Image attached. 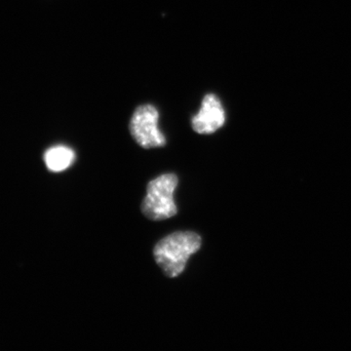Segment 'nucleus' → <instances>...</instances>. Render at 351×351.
I'll list each match as a JSON object with an SVG mask.
<instances>
[{"label":"nucleus","instance_id":"obj_1","mask_svg":"<svg viewBox=\"0 0 351 351\" xmlns=\"http://www.w3.org/2000/svg\"><path fill=\"white\" fill-rule=\"evenodd\" d=\"M200 247L201 237L197 233L175 232L156 245L154 260L165 276L175 278L184 271L189 258L199 250Z\"/></svg>","mask_w":351,"mask_h":351},{"label":"nucleus","instance_id":"obj_2","mask_svg":"<svg viewBox=\"0 0 351 351\" xmlns=\"http://www.w3.org/2000/svg\"><path fill=\"white\" fill-rule=\"evenodd\" d=\"M178 178L174 174L159 176L149 182L142 204V212L151 221H163L178 213L174 201V191Z\"/></svg>","mask_w":351,"mask_h":351},{"label":"nucleus","instance_id":"obj_3","mask_svg":"<svg viewBox=\"0 0 351 351\" xmlns=\"http://www.w3.org/2000/svg\"><path fill=\"white\" fill-rule=\"evenodd\" d=\"M159 113L152 105H143L136 108L130 121V133L136 143L144 149L161 147L166 138L158 129Z\"/></svg>","mask_w":351,"mask_h":351},{"label":"nucleus","instance_id":"obj_4","mask_svg":"<svg viewBox=\"0 0 351 351\" xmlns=\"http://www.w3.org/2000/svg\"><path fill=\"white\" fill-rule=\"evenodd\" d=\"M226 112L216 95L207 94L202 101L199 112L191 120L193 130L198 134H213L223 126Z\"/></svg>","mask_w":351,"mask_h":351},{"label":"nucleus","instance_id":"obj_5","mask_svg":"<svg viewBox=\"0 0 351 351\" xmlns=\"http://www.w3.org/2000/svg\"><path fill=\"white\" fill-rule=\"evenodd\" d=\"M75 158V152L64 145L51 147L44 156L46 166L53 172H62V171L68 169Z\"/></svg>","mask_w":351,"mask_h":351}]
</instances>
